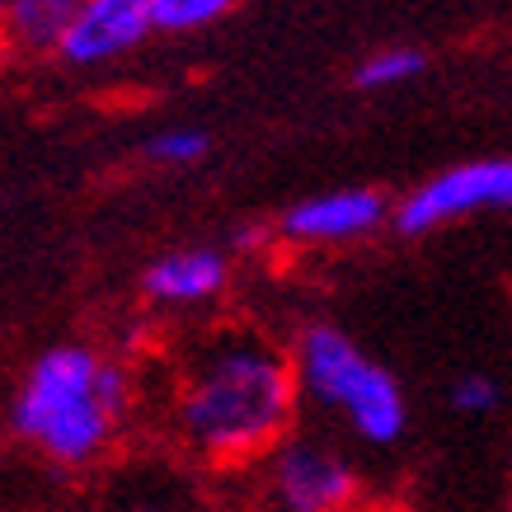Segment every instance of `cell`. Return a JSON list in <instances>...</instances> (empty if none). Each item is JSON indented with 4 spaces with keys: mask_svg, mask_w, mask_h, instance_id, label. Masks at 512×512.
<instances>
[{
    "mask_svg": "<svg viewBox=\"0 0 512 512\" xmlns=\"http://www.w3.org/2000/svg\"><path fill=\"white\" fill-rule=\"evenodd\" d=\"M296 381L301 395L320 409L339 414L362 442L372 447H395L404 437L409 409H404L400 381L376 367L348 334L329 325H315L296 343Z\"/></svg>",
    "mask_w": 512,
    "mask_h": 512,
    "instance_id": "3957f363",
    "label": "cell"
},
{
    "mask_svg": "<svg viewBox=\"0 0 512 512\" xmlns=\"http://www.w3.org/2000/svg\"><path fill=\"white\" fill-rule=\"evenodd\" d=\"M76 10L80 0H5V38L29 57L62 52V38Z\"/></svg>",
    "mask_w": 512,
    "mask_h": 512,
    "instance_id": "9c48e42d",
    "label": "cell"
},
{
    "mask_svg": "<svg viewBox=\"0 0 512 512\" xmlns=\"http://www.w3.org/2000/svg\"><path fill=\"white\" fill-rule=\"evenodd\" d=\"M231 268L217 249H174L146 268V296L160 306H198L226 287Z\"/></svg>",
    "mask_w": 512,
    "mask_h": 512,
    "instance_id": "ba28073f",
    "label": "cell"
},
{
    "mask_svg": "<svg viewBox=\"0 0 512 512\" xmlns=\"http://www.w3.org/2000/svg\"><path fill=\"white\" fill-rule=\"evenodd\" d=\"M386 221V198L376 188H334V193H315L287 207L282 235L301 240V245H343V240H362Z\"/></svg>",
    "mask_w": 512,
    "mask_h": 512,
    "instance_id": "52a82bcc",
    "label": "cell"
},
{
    "mask_svg": "<svg viewBox=\"0 0 512 512\" xmlns=\"http://www.w3.org/2000/svg\"><path fill=\"white\" fill-rule=\"evenodd\" d=\"M132 381L85 343H57L29 362L10 400V433L47 466L85 470L113 442Z\"/></svg>",
    "mask_w": 512,
    "mask_h": 512,
    "instance_id": "7a4b0ae2",
    "label": "cell"
},
{
    "mask_svg": "<svg viewBox=\"0 0 512 512\" xmlns=\"http://www.w3.org/2000/svg\"><path fill=\"white\" fill-rule=\"evenodd\" d=\"M151 33H156V19L146 0H80L57 57L71 66H104L137 52Z\"/></svg>",
    "mask_w": 512,
    "mask_h": 512,
    "instance_id": "8992f818",
    "label": "cell"
},
{
    "mask_svg": "<svg viewBox=\"0 0 512 512\" xmlns=\"http://www.w3.org/2000/svg\"><path fill=\"white\" fill-rule=\"evenodd\" d=\"M160 33H193L226 19L240 0H146Z\"/></svg>",
    "mask_w": 512,
    "mask_h": 512,
    "instance_id": "30bf717a",
    "label": "cell"
},
{
    "mask_svg": "<svg viewBox=\"0 0 512 512\" xmlns=\"http://www.w3.org/2000/svg\"><path fill=\"white\" fill-rule=\"evenodd\" d=\"M498 381L494 376H484V372H461L456 381H451L447 390V404L456 409V414H470V419H480V414H489L498 404Z\"/></svg>",
    "mask_w": 512,
    "mask_h": 512,
    "instance_id": "4fadbf2b",
    "label": "cell"
},
{
    "mask_svg": "<svg viewBox=\"0 0 512 512\" xmlns=\"http://www.w3.org/2000/svg\"><path fill=\"white\" fill-rule=\"evenodd\" d=\"M212 151V141H207V132H198V127H165L160 137L146 141V156L156 160V165H198L202 156Z\"/></svg>",
    "mask_w": 512,
    "mask_h": 512,
    "instance_id": "7c38bea8",
    "label": "cell"
},
{
    "mask_svg": "<svg viewBox=\"0 0 512 512\" xmlns=\"http://www.w3.org/2000/svg\"><path fill=\"white\" fill-rule=\"evenodd\" d=\"M296 362L254 339L217 334L193 353L174 400L179 433L212 466H245L254 456H273L296 414Z\"/></svg>",
    "mask_w": 512,
    "mask_h": 512,
    "instance_id": "6da1fadb",
    "label": "cell"
},
{
    "mask_svg": "<svg viewBox=\"0 0 512 512\" xmlns=\"http://www.w3.org/2000/svg\"><path fill=\"white\" fill-rule=\"evenodd\" d=\"M268 489L287 512H334L353 503L357 475L329 442L296 437L278 442L268 456Z\"/></svg>",
    "mask_w": 512,
    "mask_h": 512,
    "instance_id": "5b68a950",
    "label": "cell"
},
{
    "mask_svg": "<svg viewBox=\"0 0 512 512\" xmlns=\"http://www.w3.org/2000/svg\"><path fill=\"white\" fill-rule=\"evenodd\" d=\"M512 207V156L508 160H475L461 170H447L414 188L395 207V226L404 235H428L447 221L475 217V212H498Z\"/></svg>",
    "mask_w": 512,
    "mask_h": 512,
    "instance_id": "277c9868",
    "label": "cell"
},
{
    "mask_svg": "<svg viewBox=\"0 0 512 512\" xmlns=\"http://www.w3.org/2000/svg\"><path fill=\"white\" fill-rule=\"evenodd\" d=\"M423 71V52L414 47H386V52H372L367 62L353 71L357 90H395L404 80H414Z\"/></svg>",
    "mask_w": 512,
    "mask_h": 512,
    "instance_id": "8fae6325",
    "label": "cell"
}]
</instances>
